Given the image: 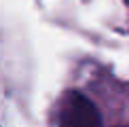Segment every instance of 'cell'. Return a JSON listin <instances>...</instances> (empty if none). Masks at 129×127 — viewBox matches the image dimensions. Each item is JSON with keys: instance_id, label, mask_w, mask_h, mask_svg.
Listing matches in <instances>:
<instances>
[{"instance_id": "6da1fadb", "label": "cell", "mask_w": 129, "mask_h": 127, "mask_svg": "<svg viewBox=\"0 0 129 127\" xmlns=\"http://www.w3.org/2000/svg\"><path fill=\"white\" fill-rule=\"evenodd\" d=\"M61 127H102L100 110L83 93H70L63 102Z\"/></svg>"}, {"instance_id": "7a4b0ae2", "label": "cell", "mask_w": 129, "mask_h": 127, "mask_svg": "<svg viewBox=\"0 0 129 127\" xmlns=\"http://www.w3.org/2000/svg\"><path fill=\"white\" fill-rule=\"evenodd\" d=\"M125 127H129V125H125Z\"/></svg>"}]
</instances>
